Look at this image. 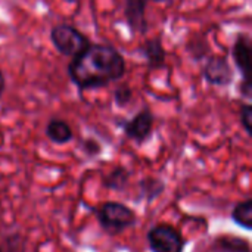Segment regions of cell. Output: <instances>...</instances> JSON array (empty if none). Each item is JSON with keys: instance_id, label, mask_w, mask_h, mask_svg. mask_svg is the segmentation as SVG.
I'll use <instances>...</instances> for the list:
<instances>
[{"instance_id": "cell-1", "label": "cell", "mask_w": 252, "mask_h": 252, "mask_svg": "<svg viewBox=\"0 0 252 252\" xmlns=\"http://www.w3.org/2000/svg\"><path fill=\"white\" fill-rule=\"evenodd\" d=\"M72 83L81 90H92L109 86L126 74L123 55L108 44H89L68 65Z\"/></svg>"}, {"instance_id": "cell-2", "label": "cell", "mask_w": 252, "mask_h": 252, "mask_svg": "<svg viewBox=\"0 0 252 252\" xmlns=\"http://www.w3.org/2000/svg\"><path fill=\"white\" fill-rule=\"evenodd\" d=\"M99 226L108 235H120L137 223L136 211L118 201H106L93 208Z\"/></svg>"}, {"instance_id": "cell-3", "label": "cell", "mask_w": 252, "mask_h": 252, "mask_svg": "<svg viewBox=\"0 0 252 252\" xmlns=\"http://www.w3.org/2000/svg\"><path fill=\"white\" fill-rule=\"evenodd\" d=\"M146 242L152 252H185L186 239L171 224L158 223L146 233Z\"/></svg>"}, {"instance_id": "cell-4", "label": "cell", "mask_w": 252, "mask_h": 252, "mask_svg": "<svg viewBox=\"0 0 252 252\" xmlns=\"http://www.w3.org/2000/svg\"><path fill=\"white\" fill-rule=\"evenodd\" d=\"M50 40L61 55L69 58H75L90 44L89 38L81 31L68 24L55 25L50 31Z\"/></svg>"}, {"instance_id": "cell-5", "label": "cell", "mask_w": 252, "mask_h": 252, "mask_svg": "<svg viewBox=\"0 0 252 252\" xmlns=\"http://www.w3.org/2000/svg\"><path fill=\"white\" fill-rule=\"evenodd\" d=\"M154 121L155 118L152 112L149 109H143L139 114H136L131 120H124L121 123V127L127 139L136 142L137 145H142L149 139L154 128Z\"/></svg>"}, {"instance_id": "cell-6", "label": "cell", "mask_w": 252, "mask_h": 252, "mask_svg": "<svg viewBox=\"0 0 252 252\" xmlns=\"http://www.w3.org/2000/svg\"><path fill=\"white\" fill-rule=\"evenodd\" d=\"M205 80L214 86H229L233 81V71L224 56H211L202 71Z\"/></svg>"}, {"instance_id": "cell-7", "label": "cell", "mask_w": 252, "mask_h": 252, "mask_svg": "<svg viewBox=\"0 0 252 252\" xmlns=\"http://www.w3.org/2000/svg\"><path fill=\"white\" fill-rule=\"evenodd\" d=\"M124 15L133 34H146V0H126Z\"/></svg>"}, {"instance_id": "cell-8", "label": "cell", "mask_w": 252, "mask_h": 252, "mask_svg": "<svg viewBox=\"0 0 252 252\" xmlns=\"http://www.w3.org/2000/svg\"><path fill=\"white\" fill-rule=\"evenodd\" d=\"M252 44L251 38L245 34H241L232 49V56L235 65L242 74V81H250V65H251Z\"/></svg>"}, {"instance_id": "cell-9", "label": "cell", "mask_w": 252, "mask_h": 252, "mask_svg": "<svg viewBox=\"0 0 252 252\" xmlns=\"http://www.w3.org/2000/svg\"><path fill=\"white\" fill-rule=\"evenodd\" d=\"M140 53L143 55L149 69L162 68L165 63L167 53H165V49L162 46L161 37H154V38L146 40V43L140 47Z\"/></svg>"}, {"instance_id": "cell-10", "label": "cell", "mask_w": 252, "mask_h": 252, "mask_svg": "<svg viewBox=\"0 0 252 252\" xmlns=\"http://www.w3.org/2000/svg\"><path fill=\"white\" fill-rule=\"evenodd\" d=\"M165 192V182L159 177L148 176L139 182V196L134 199L136 202L146 201L148 204L158 199Z\"/></svg>"}, {"instance_id": "cell-11", "label": "cell", "mask_w": 252, "mask_h": 252, "mask_svg": "<svg viewBox=\"0 0 252 252\" xmlns=\"http://www.w3.org/2000/svg\"><path fill=\"white\" fill-rule=\"evenodd\" d=\"M130 179H131V171L123 165H117L102 177V186L114 192H123L127 189Z\"/></svg>"}, {"instance_id": "cell-12", "label": "cell", "mask_w": 252, "mask_h": 252, "mask_svg": "<svg viewBox=\"0 0 252 252\" xmlns=\"http://www.w3.org/2000/svg\"><path fill=\"white\" fill-rule=\"evenodd\" d=\"M46 136L55 145H65L72 140V128L63 120H50L46 126Z\"/></svg>"}, {"instance_id": "cell-13", "label": "cell", "mask_w": 252, "mask_h": 252, "mask_svg": "<svg viewBox=\"0 0 252 252\" xmlns=\"http://www.w3.org/2000/svg\"><path fill=\"white\" fill-rule=\"evenodd\" d=\"M213 250L220 252H251V245L244 238L233 235H221L214 239Z\"/></svg>"}, {"instance_id": "cell-14", "label": "cell", "mask_w": 252, "mask_h": 252, "mask_svg": "<svg viewBox=\"0 0 252 252\" xmlns=\"http://www.w3.org/2000/svg\"><path fill=\"white\" fill-rule=\"evenodd\" d=\"M232 221L245 230H252V199L247 198L245 201L238 202L232 210Z\"/></svg>"}, {"instance_id": "cell-15", "label": "cell", "mask_w": 252, "mask_h": 252, "mask_svg": "<svg viewBox=\"0 0 252 252\" xmlns=\"http://www.w3.org/2000/svg\"><path fill=\"white\" fill-rule=\"evenodd\" d=\"M133 99V90L128 86H121L114 92V100L120 108L127 106Z\"/></svg>"}, {"instance_id": "cell-16", "label": "cell", "mask_w": 252, "mask_h": 252, "mask_svg": "<svg viewBox=\"0 0 252 252\" xmlns=\"http://www.w3.org/2000/svg\"><path fill=\"white\" fill-rule=\"evenodd\" d=\"M81 149L89 158H94V157L100 155V152H102L100 143L94 139H84L81 142Z\"/></svg>"}, {"instance_id": "cell-17", "label": "cell", "mask_w": 252, "mask_h": 252, "mask_svg": "<svg viewBox=\"0 0 252 252\" xmlns=\"http://www.w3.org/2000/svg\"><path fill=\"white\" fill-rule=\"evenodd\" d=\"M241 124L245 128L247 134L252 136V106L250 103H245L241 106Z\"/></svg>"}, {"instance_id": "cell-18", "label": "cell", "mask_w": 252, "mask_h": 252, "mask_svg": "<svg viewBox=\"0 0 252 252\" xmlns=\"http://www.w3.org/2000/svg\"><path fill=\"white\" fill-rule=\"evenodd\" d=\"M239 90H241V93H242L245 97H251V93H252L251 81H242V83H241Z\"/></svg>"}, {"instance_id": "cell-19", "label": "cell", "mask_w": 252, "mask_h": 252, "mask_svg": "<svg viewBox=\"0 0 252 252\" xmlns=\"http://www.w3.org/2000/svg\"><path fill=\"white\" fill-rule=\"evenodd\" d=\"M4 77H3V72L0 71V97H1V94H3V92H4Z\"/></svg>"}, {"instance_id": "cell-20", "label": "cell", "mask_w": 252, "mask_h": 252, "mask_svg": "<svg viewBox=\"0 0 252 252\" xmlns=\"http://www.w3.org/2000/svg\"><path fill=\"white\" fill-rule=\"evenodd\" d=\"M154 1H164V0H154Z\"/></svg>"}, {"instance_id": "cell-21", "label": "cell", "mask_w": 252, "mask_h": 252, "mask_svg": "<svg viewBox=\"0 0 252 252\" xmlns=\"http://www.w3.org/2000/svg\"><path fill=\"white\" fill-rule=\"evenodd\" d=\"M0 252H3V248H1V247H0Z\"/></svg>"}]
</instances>
